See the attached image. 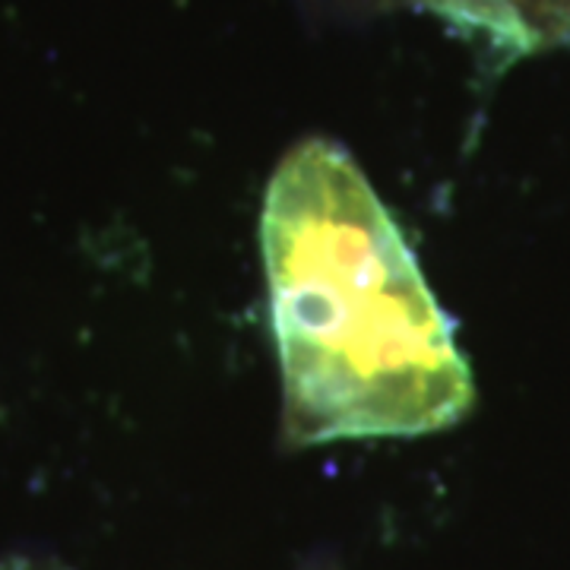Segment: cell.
<instances>
[{"label": "cell", "instance_id": "6da1fadb", "mask_svg": "<svg viewBox=\"0 0 570 570\" xmlns=\"http://www.w3.org/2000/svg\"><path fill=\"white\" fill-rule=\"evenodd\" d=\"M261 250L292 444L422 438L472 409L453 324L346 146L311 137L279 163Z\"/></svg>", "mask_w": 570, "mask_h": 570}]
</instances>
